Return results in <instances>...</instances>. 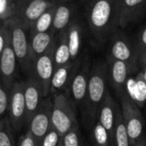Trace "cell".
Here are the masks:
<instances>
[{"mask_svg": "<svg viewBox=\"0 0 146 146\" xmlns=\"http://www.w3.org/2000/svg\"><path fill=\"white\" fill-rule=\"evenodd\" d=\"M114 146H131L130 139L123 121L121 107L119 106L116 113V120L114 134Z\"/></svg>", "mask_w": 146, "mask_h": 146, "instance_id": "23", "label": "cell"}, {"mask_svg": "<svg viewBox=\"0 0 146 146\" xmlns=\"http://www.w3.org/2000/svg\"><path fill=\"white\" fill-rule=\"evenodd\" d=\"M0 146H15L13 128L8 118L0 120Z\"/></svg>", "mask_w": 146, "mask_h": 146, "instance_id": "24", "label": "cell"}, {"mask_svg": "<svg viewBox=\"0 0 146 146\" xmlns=\"http://www.w3.org/2000/svg\"><path fill=\"white\" fill-rule=\"evenodd\" d=\"M93 139L96 146H111L108 132L98 121H97L93 128Z\"/></svg>", "mask_w": 146, "mask_h": 146, "instance_id": "25", "label": "cell"}, {"mask_svg": "<svg viewBox=\"0 0 146 146\" xmlns=\"http://www.w3.org/2000/svg\"><path fill=\"white\" fill-rule=\"evenodd\" d=\"M79 62L80 61L78 60L75 62H69L55 68L50 82V95H55L57 92L68 91Z\"/></svg>", "mask_w": 146, "mask_h": 146, "instance_id": "17", "label": "cell"}, {"mask_svg": "<svg viewBox=\"0 0 146 146\" xmlns=\"http://www.w3.org/2000/svg\"><path fill=\"white\" fill-rule=\"evenodd\" d=\"M135 47H136L137 52L139 54V57H140L146 50V27L142 31L141 34L139 35L138 44Z\"/></svg>", "mask_w": 146, "mask_h": 146, "instance_id": "32", "label": "cell"}, {"mask_svg": "<svg viewBox=\"0 0 146 146\" xmlns=\"http://www.w3.org/2000/svg\"><path fill=\"white\" fill-rule=\"evenodd\" d=\"M51 110V125L62 138L78 124L75 104L67 92L53 95Z\"/></svg>", "mask_w": 146, "mask_h": 146, "instance_id": "3", "label": "cell"}, {"mask_svg": "<svg viewBox=\"0 0 146 146\" xmlns=\"http://www.w3.org/2000/svg\"><path fill=\"white\" fill-rule=\"evenodd\" d=\"M146 0H118L115 15L116 27H126L141 15Z\"/></svg>", "mask_w": 146, "mask_h": 146, "instance_id": "14", "label": "cell"}, {"mask_svg": "<svg viewBox=\"0 0 146 146\" xmlns=\"http://www.w3.org/2000/svg\"><path fill=\"white\" fill-rule=\"evenodd\" d=\"M55 39L56 35L52 33L51 30L44 33H30L29 44L33 61L45 53L53 45Z\"/></svg>", "mask_w": 146, "mask_h": 146, "instance_id": "18", "label": "cell"}, {"mask_svg": "<svg viewBox=\"0 0 146 146\" xmlns=\"http://www.w3.org/2000/svg\"><path fill=\"white\" fill-rule=\"evenodd\" d=\"M136 92L139 99L140 101H145L146 99V83L143 79L142 74H139L137 76L136 82Z\"/></svg>", "mask_w": 146, "mask_h": 146, "instance_id": "31", "label": "cell"}, {"mask_svg": "<svg viewBox=\"0 0 146 146\" xmlns=\"http://www.w3.org/2000/svg\"><path fill=\"white\" fill-rule=\"evenodd\" d=\"M19 146H36L35 139L29 131H27L26 134L20 139Z\"/></svg>", "mask_w": 146, "mask_h": 146, "instance_id": "33", "label": "cell"}, {"mask_svg": "<svg viewBox=\"0 0 146 146\" xmlns=\"http://www.w3.org/2000/svg\"><path fill=\"white\" fill-rule=\"evenodd\" d=\"M68 43L72 62H75L80 52L82 44V27L79 21L72 20L67 27Z\"/></svg>", "mask_w": 146, "mask_h": 146, "instance_id": "19", "label": "cell"}, {"mask_svg": "<svg viewBox=\"0 0 146 146\" xmlns=\"http://www.w3.org/2000/svg\"><path fill=\"white\" fill-rule=\"evenodd\" d=\"M56 40V39H55ZM54 49L55 42L53 45L43 55L38 56L34 61L33 69L32 73L38 81L43 95L44 98L50 96V88L52 75L55 70L54 64Z\"/></svg>", "mask_w": 146, "mask_h": 146, "instance_id": "8", "label": "cell"}, {"mask_svg": "<svg viewBox=\"0 0 146 146\" xmlns=\"http://www.w3.org/2000/svg\"><path fill=\"white\" fill-rule=\"evenodd\" d=\"M24 96L26 103V125H27L44 98L41 86L32 72L27 75V80H25Z\"/></svg>", "mask_w": 146, "mask_h": 146, "instance_id": "12", "label": "cell"}, {"mask_svg": "<svg viewBox=\"0 0 146 146\" xmlns=\"http://www.w3.org/2000/svg\"><path fill=\"white\" fill-rule=\"evenodd\" d=\"M62 146H82L79 125L68 131L61 138Z\"/></svg>", "mask_w": 146, "mask_h": 146, "instance_id": "27", "label": "cell"}, {"mask_svg": "<svg viewBox=\"0 0 146 146\" xmlns=\"http://www.w3.org/2000/svg\"><path fill=\"white\" fill-rule=\"evenodd\" d=\"M16 3L14 0H0V21L3 22L15 17Z\"/></svg>", "mask_w": 146, "mask_h": 146, "instance_id": "26", "label": "cell"}, {"mask_svg": "<svg viewBox=\"0 0 146 146\" xmlns=\"http://www.w3.org/2000/svg\"><path fill=\"white\" fill-rule=\"evenodd\" d=\"M110 56L114 58L127 63L134 71L139 65V54L136 47H133L130 42L121 33L115 35L110 46Z\"/></svg>", "mask_w": 146, "mask_h": 146, "instance_id": "13", "label": "cell"}, {"mask_svg": "<svg viewBox=\"0 0 146 146\" xmlns=\"http://www.w3.org/2000/svg\"><path fill=\"white\" fill-rule=\"evenodd\" d=\"M108 64V73L111 85L118 97L121 98L123 94L128 92L126 87L127 79L135 71L127 63L117 60L111 56H109Z\"/></svg>", "mask_w": 146, "mask_h": 146, "instance_id": "11", "label": "cell"}, {"mask_svg": "<svg viewBox=\"0 0 146 146\" xmlns=\"http://www.w3.org/2000/svg\"><path fill=\"white\" fill-rule=\"evenodd\" d=\"M145 9H146V3H145Z\"/></svg>", "mask_w": 146, "mask_h": 146, "instance_id": "39", "label": "cell"}, {"mask_svg": "<svg viewBox=\"0 0 146 146\" xmlns=\"http://www.w3.org/2000/svg\"><path fill=\"white\" fill-rule=\"evenodd\" d=\"M57 146H62V140H61V138H60V140H59V142H58V145Z\"/></svg>", "mask_w": 146, "mask_h": 146, "instance_id": "38", "label": "cell"}, {"mask_svg": "<svg viewBox=\"0 0 146 146\" xmlns=\"http://www.w3.org/2000/svg\"><path fill=\"white\" fill-rule=\"evenodd\" d=\"M73 8L67 3H56V10L54 14L51 31L54 34L68 27L72 21Z\"/></svg>", "mask_w": 146, "mask_h": 146, "instance_id": "21", "label": "cell"}, {"mask_svg": "<svg viewBox=\"0 0 146 146\" xmlns=\"http://www.w3.org/2000/svg\"><path fill=\"white\" fill-rule=\"evenodd\" d=\"M17 64V58L9 40L0 56V80L9 90L15 81Z\"/></svg>", "mask_w": 146, "mask_h": 146, "instance_id": "16", "label": "cell"}, {"mask_svg": "<svg viewBox=\"0 0 146 146\" xmlns=\"http://www.w3.org/2000/svg\"><path fill=\"white\" fill-rule=\"evenodd\" d=\"M4 22L9 31L10 43L16 56L18 64L21 70L27 75L33 71L34 65L30 50L29 37L27 35L28 29L16 17Z\"/></svg>", "mask_w": 146, "mask_h": 146, "instance_id": "4", "label": "cell"}, {"mask_svg": "<svg viewBox=\"0 0 146 146\" xmlns=\"http://www.w3.org/2000/svg\"><path fill=\"white\" fill-rule=\"evenodd\" d=\"M118 0H89L86 19L94 38L104 43L116 28L115 15Z\"/></svg>", "mask_w": 146, "mask_h": 146, "instance_id": "1", "label": "cell"}, {"mask_svg": "<svg viewBox=\"0 0 146 146\" xmlns=\"http://www.w3.org/2000/svg\"><path fill=\"white\" fill-rule=\"evenodd\" d=\"M55 3H68V2H70V1H73V0H52Z\"/></svg>", "mask_w": 146, "mask_h": 146, "instance_id": "36", "label": "cell"}, {"mask_svg": "<svg viewBox=\"0 0 146 146\" xmlns=\"http://www.w3.org/2000/svg\"><path fill=\"white\" fill-rule=\"evenodd\" d=\"M1 23H2V22H1V21H0V25H1Z\"/></svg>", "mask_w": 146, "mask_h": 146, "instance_id": "40", "label": "cell"}, {"mask_svg": "<svg viewBox=\"0 0 146 146\" xmlns=\"http://www.w3.org/2000/svg\"><path fill=\"white\" fill-rule=\"evenodd\" d=\"M9 91L0 80V117L9 110Z\"/></svg>", "mask_w": 146, "mask_h": 146, "instance_id": "28", "label": "cell"}, {"mask_svg": "<svg viewBox=\"0 0 146 146\" xmlns=\"http://www.w3.org/2000/svg\"><path fill=\"white\" fill-rule=\"evenodd\" d=\"M141 74H142V76H143L144 80L145 81V83H146V65L145 66V69H144V71H143V72H141Z\"/></svg>", "mask_w": 146, "mask_h": 146, "instance_id": "37", "label": "cell"}, {"mask_svg": "<svg viewBox=\"0 0 146 146\" xmlns=\"http://www.w3.org/2000/svg\"><path fill=\"white\" fill-rule=\"evenodd\" d=\"M131 146H146V139L145 138L139 139L138 142H136L135 144L132 145Z\"/></svg>", "mask_w": 146, "mask_h": 146, "instance_id": "35", "label": "cell"}, {"mask_svg": "<svg viewBox=\"0 0 146 146\" xmlns=\"http://www.w3.org/2000/svg\"><path fill=\"white\" fill-rule=\"evenodd\" d=\"M60 137L55 129L51 128L44 138L40 146H57Z\"/></svg>", "mask_w": 146, "mask_h": 146, "instance_id": "30", "label": "cell"}, {"mask_svg": "<svg viewBox=\"0 0 146 146\" xmlns=\"http://www.w3.org/2000/svg\"><path fill=\"white\" fill-rule=\"evenodd\" d=\"M9 40H10L9 31L6 23L3 21L0 25V56Z\"/></svg>", "mask_w": 146, "mask_h": 146, "instance_id": "29", "label": "cell"}, {"mask_svg": "<svg viewBox=\"0 0 146 146\" xmlns=\"http://www.w3.org/2000/svg\"><path fill=\"white\" fill-rule=\"evenodd\" d=\"M56 10V4L46 9L31 26L29 28L30 33H44L51 30L54 14Z\"/></svg>", "mask_w": 146, "mask_h": 146, "instance_id": "22", "label": "cell"}, {"mask_svg": "<svg viewBox=\"0 0 146 146\" xmlns=\"http://www.w3.org/2000/svg\"><path fill=\"white\" fill-rule=\"evenodd\" d=\"M120 99L123 121L132 145L144 138V118L137 103L129 96L128 92L123 94Z\"/></svg>", "mask_w": 146, "mask_h": 146, "instance_id": "5", "label": "cell"}, {"mask_svg": "<svg viewBox=\"0 0 146 146\" xmlns=\"http://www.w3.org/2000/svg\"><path fill=\"white\" fill-rule=\"evenodd\" d=\"M15 17L29 30L33 22L50 7L52 0H17Z\"/></svg>", "mask_w": 146, "mask_h": 146, "instance_id": "9", "label": "cell"}, {"mask_svg": "<svg viewBox=\"0 0 146 146\" xmlns=\"http://www.w3.org/2000/svg\"><path fill=\"white\" fill-rule=\"evenodd\" d=\"M51 110L52 99L49 97L44 98L37 112L27 124L28 131L34 138L36 146L41 145L44 138L52 128Z\"/></svg>", "mask_w": 146, "mask_h": 146, "instance_id": "7", "label": "cell"}, {"mask_svg": "<svg viewBox=\"0 0 146 146\" xmlns=\"http://www.w3.org/2000/svg\"><path fill=\"white\" fill-rule=\"evenodd\" d=\"M14 1H15V2H16V1H17V0H14Z\"/></svg>", "mask_w": 146, "mask_h": 146, "instance_id": "41", "label": "cell"}, {"mask_svg": "<svg viewBox=\"0 0 146 146\" xmlns=\"http://www.w3.org/2000/svg\"><path fill=\"white\" fill-rule=\"evenodd\" d=\"M71 61L70 51L68 43L67 37V28L60 31L55 40V49H54V64L55 68L62 65H64Z\"/></svg>", "mask_w": 146, "mask_h": 146, "instance_id": "20", "label": "cell"}, {"mask_svg": "<svg viewBox=\"0 0 146 146\" xmlns=\"http://www.w3.org/2000/svg\"><path fill=\"white\" fill-rule=\"evenodd\" d=\"M90 71L91 67L88 58L86 57L83 62L80 61L68 86V91H69L70 92L71 98L78 106L85 104L87 93Z\"/></svg>", "mask_w": 146, "mask_h": 146, "instance_id": "10", "label": "cell"}, {"mask_svg": "<svg viewBox=\"0 0 146 146\" xmlns=\"http://www.w3.org/2000/svg\"><path fill=\"white\" fill-rule=\"evenodd\" d=\"M139 64H141L143 67H145V66L146 65V50L144 52V54L139 57Z\"/></svg>", "mask_w": 146, "mask_h": 146, "instance_id": "34", "label": "cell"}, {"mask_svg": "<svg viewBox=\"0 0 146 146\" xmlns=\"http://www.w3.org/2000/svg\"><path fill=\"white\" fill-rule=\"evenodd\" d=\"M109 78L108 66L103 62H96L91 68L86 98L85 101L86 113L92 121L98 116V109L103 103L107 89V80Z\"/></svg>", "mask_w": 146, "mask_h": 146, "instance_id": "2", "label": "cell"}, {"mask_svg": "<svg viewBox=\"0 0 146 146\" xmlns=\"http://www.w3.org/2000/svg\"><path fill=\"white\" fill-rule=\"evenodd\" d=\"M119 106L116 104L109 91H107L105 98L101 104L98 112V121L106 129L109 133L111 146H114V134L116 120V113Z\"/></svg>", "mask_w": 146, "mask_h": 146, "instance_id": "15", "label": "cell"}, {"mask_svg": "<svg viewBox=\"0 0 146 146\" xmlns=\"http://www.w3.org/2000/svg\"><path fill=\"white\" fill-rule=\"evenodd\" d=\"M25 81L15 80L9 91V121L13 130L18 132L26 125V103L24 96Z\"/></svg>", "mask_w": 146, "mask_h": 146, "instance_id": "6", "label": "cell"}]
</instances>
